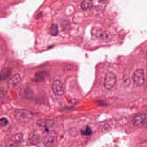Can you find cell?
I'll list each match as a JSON object with an SVG mask.
<instances>
[{"instance_id": "cell-6", "label": "cell", "mask_w": 147, "mask_h": 147, "mask_svg": "<svg viewBox=\"0 0 147 147\" xmlns=\"http://www.w3.org/2000/svg\"><path fill=\"white\" fill-rule=\"evenodd\" d=\"M51 89L55 95L58 96L64 95V86L60 80H54L52 84Z\"/></svg>"}, {"instance_id": "cell-19", "label": "cell", "mask_w": 147, "mask_h": 147, "mask_svg": "<svg viewBox=\"0 0 147 147\" xmlns=\"http://www.w3.org/2000/svg\"><path fill=\"white\" fill-rule=\"evenodd\" d=\"M98 1L99 2L101 3H104L107 2L108 0H98Z\"/></svg>"}, {"instance_id": "cell-13", "label": "cell", "mask_w": 147, "mask_h": 147, "mask_svg": "<svg viewBox=\"0 0 147 147\" xmlns=\"http://www.w3.org/2000/svg\"><path fill=\"white\" fill-rule=\"evenodd\" d=\"M21 95L25 98H31L33 96V92L30 89H25L21 92Z\"/></svg>"}, {"instance_id": "cell-1", "label": "cell", "mask_w": 147, "mask_h": 147, "mask_svg": "<svg viewBox=\"0 0 147 147\" xmlns=\"http://www.w3.org/2000/svg\"><path fill=\"white\" fill-rule=\"evenodd\" d=\"M16 121L21 123H26L32 119L33 115L32 112L25 109H17L14 113Z\"/></svg>"}, {"instance_id": "cell-10", "label": "cell", "mask_w": 147, "mask_h": 147, "mask_svg": "<svg viewBox=\"0 0 147 147\" xmlns=\"http://www.w3.org/2000/svg\"><path fill=\"white\" fill-rule=\"evenodd\" d=\"M22 80L21 77L19 74H16L13 76L8 82V86L9 88L15 87L20 83Z\"/></svg>"}, {"instance_id": "cell-12", "label": "cell", "mask_w": 147, "mask_h": 147, "mask_svg": "<svg viewBox=\"0 0 147 147\" xmlns=\"http://www.w3.org/2000/svg\"><path fill=\"white\" fill-rule=\"evenodd\" d=\"M94 0H84L81 4V7L83 10H88L92 8Z\"/></svg>"}, {"instance_id": "cell-9", "label": "cell", "mask_w": 147, "mask_h": 147, "mask_svg": "<svg viewBox=\"0 0 147 147\" xmlns=\"http://www.w3.org/2000/svg\"><path fill=\"white\" fill-rule=\"evenodd\" d=\"M55 139L54 134H48L42 139V143L46 147H51L53 145Z\"/></svg>"}, {"instance_id": "cell-17", "label": "cell", "mask_w": 147, "mask_h": 147, "mask_svg": "<svg viewBox=\"0 0 147 147\" xmlns=\"http://www.w3.org/2000/svg\"><path fill=\"white\" fill-rule=\"evenodd\" d=\"M82 134L85 136H90L92 134V131L90 127H86V128L84 130H82L81 131Z\"/></svg>"}, {"instance_id": "cell-8", "label": "cell", "mask_w": 147, "mask_h": 147, "mask_svg": "<svg viewBox=\"0 0 147 147\" xmlns=\"http://www.w3.org/2000/svg\"><path fill=\"white\" fill-rule=\"evenodd\" d=\"M41 140V137L37 131H33L30 133L28 136V141L32 145H37Z\"/></svg>"}, {"instance_id": "cell-14", "label": "cell", "mask_w": 147, "mask_h": 147, "mask_svg": "<svg viewBox=\"0 0 147 147\" xmlns=\"http://www.w3.org/2000/svg\"><path fill=\"white\" fill-rule=\"evenodd\" d=\"M47 74L45 72H40L37 74L35 77V81L38 82H42L45 80Z\"/></svg>"}, {"instance_id": "cell-20", "label": "cell", "mask_w": 147, "mask_h": 147, "mask_svg": "<svg viewBox=\"0 0 147 147\" xmlns=\"http://www.w3.org/2000/svg\"><path fill=\"white\" fill-rule=\"evenodd\" d=\"M146 127L147 128V121L146 122Z\"/></svg>"}, {"instance_id": "cell-3", "label": "cell", "mask_w": 147, "mask_h": 147, "mask_svg": "<svg viewBox=\"0 0 147 147\" xmlns=\"http://www.w3.org/2000/svg\"><path fill=\"white\" fill-rule=\"evenodd\" d=\"M133 79L134 83L136 86H142L145 81L144 70L141 69L136 70L133 74Z\"/></svg>"}, {"instance_id": "cell-18", "label": "cell", "mask_w": 147, "mask_h": 147, "mask_svg": "<svg viewBox=\"0 0 147 147\" xmlns=\"http://www.w3.org/2000/svg\"><path fill=\"white\" fill-rule=\"evenodd\" d=\"M8 123V121L7 118H2L1 119V127H5V126H7Z\"/></svg>"}, {"instance_id": "cell-7", "label": "cell", "mask_w": 147, "mask_h": 147, "mask_svg": "<svg viewBox=\"0 0 147 147\" xmlns=\"http://www.w3.org/2000/svg\"><path fill=\"white\" fill-rule=\"evenodd\" d=\"M147 115L145 113H140L133 118V124L136 127H141L146 122Z\"/></svg>"}, {"instance_id": "cell-5", "label": "cell", "mask_w": 147, "mask_h": 147, "mask_svg": "<svg viewBox=\"0 0 147 147\" xmlns=\"http://www.w3.org/2000/svg\"><path fill=\"white\" fill-rule=\"evenodd\" d=\"M23 136L21 134H16L12 136L7 142V147H17L22 142Z\"/></svg>"}, {"instance_id": "cell-11", "label": "cell", "mask_w": 147, "mask_h": 147, "mask_svg": "<svg viewBox=\"0 0 147 147\" xmlns=\"http://www.w3.org/2000/svg\"><path fill=\"white\" fill-rule=\"evenodd\" d=\"M53 123V121L50 120L40 119L37 121V124L42 127H51Z\"/></svg>"}, {"instance_id": "cell-2", "label": "cell", "mask_w": 147, "mask_h": 147, "mask_svg": "<svg viewBox=\"0 0 147 147\" xmlns=\"http://www.w3.org/2000/svg\"><path fill=\"white\" fill-rule=\"evenodd\" d=\"M117 83V77L115 74L112 71L106 73L104 78V86L107 90L113 89Z\"/></svg>"}, {"instance_id": "cell-4", "label": "cell", "mask_w": 147, "mask_h": 147, "mask_svg": "<svg viewBox=\"0 0 147 147\" xmlns=\"http://www.w3.org/2000/svg\"><path fill=\"white\" fill-rule=\"evenodd\" d=\"M93 37L98 40L102 41H109L111 38L110 34L108 32L101 29H96L92 32Z\"/></svg>"}, {"instance_id": "cell-15", "label": "cell", "mask_w": 147, "mask_h": 147, "mask_svg": "<svg viewBox=\"0 0 147 147\" xmlns=\"http://www.w3.org/2000/svg\"><path fill=\"white\" fill-rule=\"evenodd\" d=\"M10 73V70L8 68L3 69L1 71V79L6 80L9 76Z\"/></svg>"}, {"instance_id": "cell-16", "label": "cell", "mask_w": 147, "mask_h": 147, "mask_svg": "<svg viewBox=\"0 0 147 147\" xmlns=\"http://www.w3.org/2000/svg\"><path fill=\"white\" fill-rule=\"evenodd\" d=\"M50 33L52 36H55L58 33V26L55 24H53L50 28Z\"/></svg>"}]
</instances>
